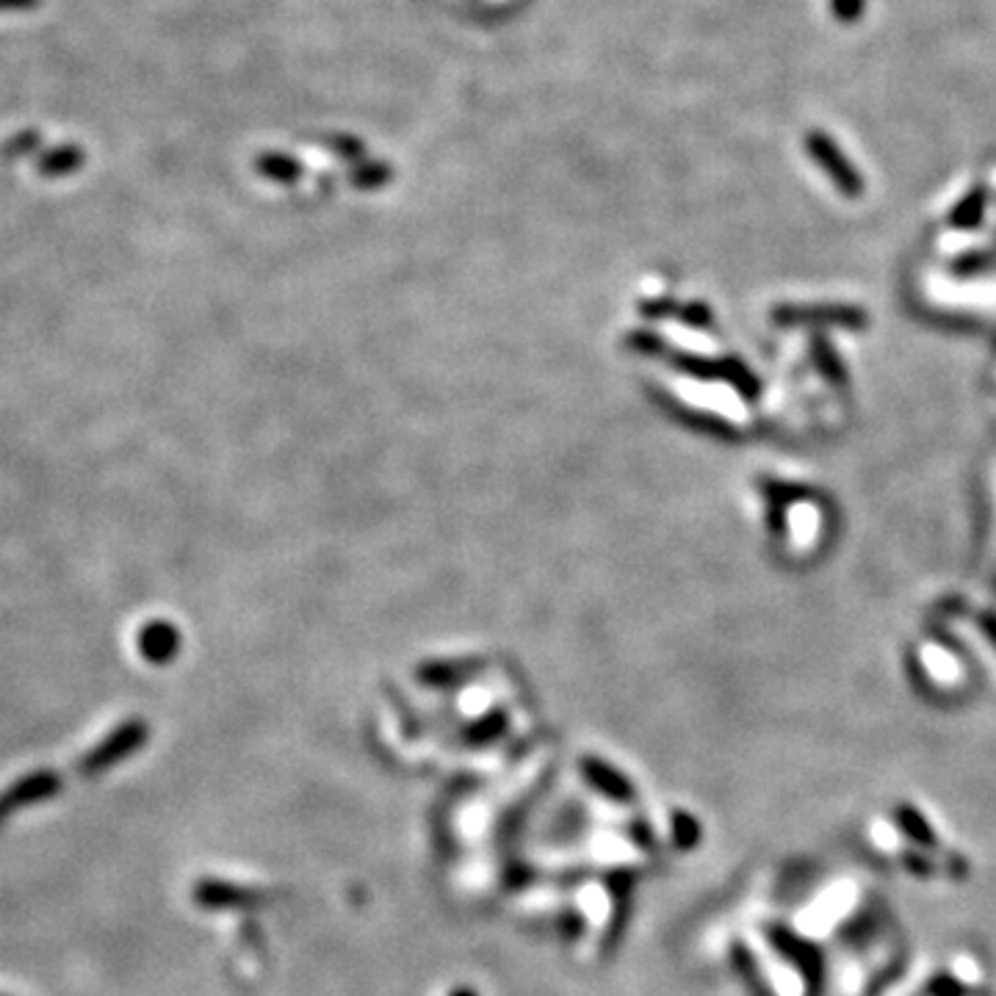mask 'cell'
<instances>
[{
	"label": "cell",
	"instance_id": "cell-1",
	"mask_svg": "<svg viewBox=\"0 0 996 996\" xmlns=\"http://www.w3.org/2000/svg\"><path fill=\"white\" fill-rule=\"evenodd\" d=\"M61 786H64V780H61V775L56 773V769H37V773L22 775V778H17L14 784L6 786V789L0 791V830H3L6 823H9L17 811H22V808L53 800V797L61 791Z\"/></svg>",
	"mask_w": 996,
	"mask_h": 996
},
{
	"label": "cell",
	"instance_id": "cell-2",
	"mask_svg": "<svg viewBox=\"0 0 996 996\" xmlns=\"http://www.w3.org/2000/svg\"><path fill=\"white\" fill-rule=\"evenodd\" d=\"M145 737L147 728L141 726V723H124L122 728L109 734L103 743L92 747V750L78 761V773H81L83 778H98V775H103L106 769L117 767V764H120L122 758H128L130 753L139 750Z\"/></svg>",
	"mask_w": 996,
	"mask_h": 996
},
{
	"label": "cell",
	"instance_id": "cell-3",
	"mask_svg": "<svg viewBox=\"0 0 996 996\" xmlns=\"http://www.w3.org/2000/svg\"><path fill=\"white\" fill-rule=\"evenodd\" d=\"M175 643H172V631L167 626H150L145 634H141V650H145L147 659L152 661H161L172 654Z\"/></svg>",
	"mask_w": 996,
	"mask_h": 996
},
{
	"label": "cell",
	"instance_id": "cell-4",
	"mask_svg": "<svg viewBox=\"0 0 996 996\" xmlns=\"http://www.w3.org/2000/svg\"><path fill=\"white\" fill-rule=\"evenodd\" d=\"M81 161L83 158L76 147H61V150H56L53 156L44 158V161L39 163V169L48 175H64V172H72L76 167H81Z\"/></svg>",
	"mask_w": 996,
	"mask_h": 996
},
{
	"label": "cell",
	"instance_id": "cell-5",
	"mask_svg": "<svg viewBox=\"0 0 996 996\" xmlns=\"http://www.w3.org/2000/svg\"><path fill=\"white\" fill-rule=\"evenodd\" d=\"M903 828L908 830L910 836H916V839H919V841H925V845H930V841H933V834H930V830H927V825L922 823V819L916 817L914 811H903Z\"/></svg>",
	"mask_w": 996,
	"mask_h": 996
}]
</instances>
